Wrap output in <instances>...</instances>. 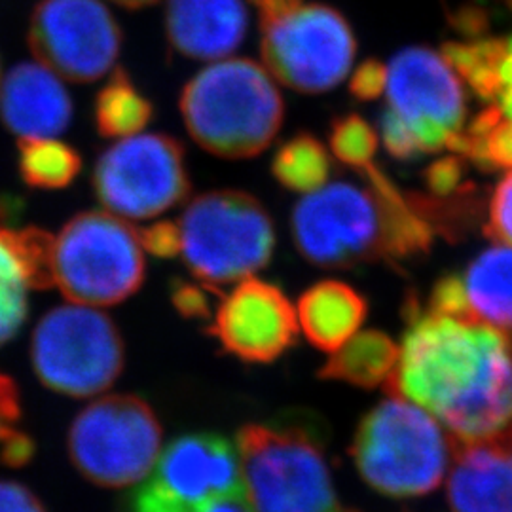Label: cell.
I'll list each match as a JSON object with an SVG mask.
<instances>
[{"label": "cell", "instance_id": "cell-1", "mask_svg": "<svg viewBox=\"0 0 512 512\" xmlns=\"http://www.w3.org/2000/svg\"><path fill=\"white\" fill-rule=\"evenodd\" d=\"M387 395L418 404L456 442H512V346L490 325L406 304Z\"/></svg>", "mask_w": 512, "mask_h": 512}, {"label": "cell", "instance_id": "cell-2", "mask_svg": "<svg viewBox=\"0 0 512 512\" xmlns=\"http://www.w3.org/2000/svg\"><path fill=\"white\" fill-rule=\"evenodd\" d=\"M179 105L190 137L226 160L262 154L285 118L274 76L251 59H224L205 67L184 86Z\"/></svg>", "mask_w": 512, "mask_h": 512}, {"label": "cell", "instance_id": "cell-3", "mask_svg": "<svg viewBox=\"0 0 512 512\" xmlns=\"http://www.w3.org/2000/svg\"><path fill=\"white\" fill-rule=\"evenodd\" d=\"M241 473L253 512H361L340 503L315 420L289 414L239 429Z\"/></svg>", "mask_w": 512, "mask_h": 512}, {"label": "cell", "instance_id": "cell-4", "mask_svg": "<svg viewBox=\"0 0 512 512\" xmlns=\"http://www.w3.org/2000/svg\"><path fill=\"white\" fill-rule=\"evenodd\" d=\"M349 454L376 492L421 497L439 488L454 458V439L418 404L387 395L359 423Z\"/></svg>", "mask_w": 512, "mask_h": 512}, {"label": "cell", "instance_id": "cell-5", "mask_svg": "<svg viewBox=\"0 0 512 512\" xmlns=\"http://www.w3.org/2000/svg\"><path fill=\"white\" fill-rule=\"evenodd\" d=\"M179 228L186 268L215 293L253 277L274 256V220L260 200L243 190L196 196L186 205Z\"/></svg>", "mask_w": 512, "mask_h": 512}, {"label": "cell", "instance_id": "cell-6", "mask_svg": "<svg viewBox=\"0 0 512 512\" xmlns=\"http://www.w3.org/2000/svg\"><path fill=\"white\" fill-rule=\"evenodd\" d=\"M145 272L139 234L110 213H80L55 238V287L74 304H120L141 289Z\"/></svg>", "mask_w": 512, "mask_h": 512}, {"label": "cell", "instance_id": "cell-7", "mask_svg": "<svg viewBox=\"0 0 512 512\" xmlns=\"http://www.w3.org/2000/svg\"><path fill=\"white\" fill-rule=\"evenodd\" d=\"M31 363L38 380L55 393L86 399L118 380L126 365V346L109 315L71 302L38 321Z\"/></svg>", "mask_w": 512, "mask_h": 512}, {"label": "cell", "instance_id": "cell-8", "mask_svg": "<svg viewBox=\"0 0 512 512\" xmlns=\"http://www.w3.org/2000/svg\"><path fill=\"white\" fill-rule=\"evenodd\" d=\"M266 71L294 92L334 90L351 71L357 42L346 18L325 4L298 2L260 18Z\"/></svg>", "mask_w": 512, "mask_h": 512}, {"label": "cell", "instance_id": "cell-9", "mask_svg": "<svg viewBox=\"0 0 512 512\" xmlns=\"http://www.w3.org/2000/svg\"><path fill=\"white\" fill-rule=\"evenodd\" d=\"M162 444V425L135 395H112L84 408L69 431L80 475L101 488H126L148 475Z\"/></svg>", "mask_w": 512, "mask_h": 512}, {"label": "cell", "instance_id": "cell-10", "mask_svg": "<svg viewBox=\"0 0 512 512\" xmlns=\"http://www.w3.org/2000/svg\"><path fill=\"white\" fill-rule=\"evenodd\" d=\"M184 148L164 133H137L101 152L93 190L112 215L154 219L190 194Z\"/></svg>", "mask_w": 512, "mask_h": 512}, {"label": "cell", "instance_id": "cell-11", "mask_svg": "<svg viewBox=\"0 0 512 512\" xmlns=\"http://www.w3.org/2000/svg\"><path fill=\"white\" fill-rule=\"evenodd\" d=\"M291 232L298 253L321 268H351L387 258L384 207L376 192L332 183L294 205Z\"/></svg>", "mask_w": 512, "mask_h": 512}, {"label": "cell", "instance_id": "cell-12", "mask_svg": "<svg viewBox=\"0 0 512 512\" xmlns=\"http://www.w3.org/2000/svg\"><path fill=\"white\" fill-rule=\"evenodd\" d=\"M29 46L38 63L86 84L114 69L122 29L101 0H40L29 23Z\"/></svg>", "mask_w": 512, "mask_h": 512}, {"label": "cell", "instance_id": "cell-13", "mask_svg": "<svg viewBox=\"0 0 512 512\" xmlns=\"http://www.w3.org/2000/svg\"><path fill=\"white\" fill-rule=\"evenodd\" d=\"M245 490L241 459L219 433H192L165 448L152 475L129 497L128 512H194Z\"/></svg>", "mask_w": 512, "mask_h": 512}, {"label": "cell", "instance_id": "cell-14", "mask_svg": "<svg viewBox=\"0 0 512 512\" xmlns=\"http://www.w3.org/2000/svg\"><path fill=\"white\" fill-rule=\"evenodd\" d=\"M387 109L414 133L421 154H435L465 126V92L450 63L429 48H406L387 65Z\"/></svg>", "mask_w": 512, "mask_h": 512}, {"label": "cell", "instance_id": "cell-15", "mask_svg": "<svg viewBox=\"0 0 512 512\" xmlns=\"http://www.w3.org/2000/svg\"><path fill=\"white\" fill-rule=\"evenodd\" d=\"M296 330V310L285 293L268 281L247 277L222 298L207 334L239 361L268 365L293 348Z\"/></svg>", "mask_w": 512, "mask_h": 512}, {"label": "cell", "instance_id": "cell-16", "mask_svg": "<svg viewBox=\"0 0 512 512\" xmlns=\"http://www.w3.org/2000/svg\"><path fill=\"white\" fill-rule=\"evenodd\" d=\"M0 114L19 139L57 137L73 120V101L52 69L42 63H19L0 88Z\"/></svg>", "mask_w": 512, "mask_h": 512}, {"label": "cell", "instance_id": "cell-17", "mask_svg": "<svg viewBox=\"0 0 512 512\" xmlns=\"http://www.w3.org/2000/svg\"><path fill=\"white\" fill-rule=\"evenodd\" d=\"M249 14L243 0H169L165 33L175 52L198 59H224L247 35Z\"/></svg>", "mask_w": 512, "mask_h": 512}, {"label": "cell", "instance_id": "cell-18", "mask_svg": "<svg viewBox=\"0 0 512 512\" xmlns=\"http://www.w3.org/2000/svg\"><path fill=\"white\" fill-rule=\"evenodd\" d=\"M446 497L452 512H512V442H456Z\"/></svg>", "mask_w": 512, "mask_h": 512}, {"label": "cell", "instance_id": "cell-19", "mask_svg": "<svg viewBox=\"0 0 512 512\" xmlns=\"http://www.w3.org/2000/svg\"><path fill=\"white\" fill-rule=\"evenodd\" d=\"M368 315L365 296L344 281H319L298 298L296 317L313 348L334 353L357 334Z\"/></svg>", "mask_w": 512, "mask_h": 512}, {"label": "cell", "instance_id": "cell-20", "mask_svg": "<svg viewBox=\"0 0 512 512\" xmlns=\"http://www.w3.org/2000/svg\"><path fill=\"white\" fill-rule=\"evenodd\" d=\"M476 321L499 330L512 346V247L495 243L469 264L463 275Z\"/></svg>", "mask_w": 512, "mask_h": 512}, {"label": "cell", "instance_id": "cell-21", "mask_svg": "<svg viewBox=\"0 0 512 512\" xmlns=\"http://www.w3.org/2000/svg\"><path fill=\"white\" fill-rule=\"evenodd\" d=\"M401 348L382 330H363L334 353L319 368L321 380L346 382L361 389L384 387L399 363Z\"/></svg>", "mask_w": 512, "mask_h": 512}, {"label": "cell", "instance_id": "cell-22", "mask_svg": "<svg viewBox=\"0 0 512 512\" xmlns=\"http://www.w3.org/2000/svg\"><path fill=\"white\" fill-rule=\"evenodd\" d=\"M31 289V277L19 247V230L6 222L0 203V348L25 323Z\"/></svg>", "mask_w": 512, "mask_h": 512}, {"label": "cell", "instance_id": "cell-23", "mask_svg": "<svg viewBox=\"0 0 512 512\" xmlns=\"http://www.w3.org/2000/svg\"><path fill=\"white\" fill-rule=\"evenodd\" d=\"M95 126L107 139H126L143 133L154 116V107L124 69H114L95 99Z\"/></svg>", "mask_w": 512, "mask_h": 512}, {"label": "cell", "instance_id": "cell-24", "mask_svg": "<svg viewBox=\"0 0 512 512\" xmlns=\"http://www.w3.org/2000/svg\"><path fill=\"white\" fill-rule=\"evenodd\" d=\"M507 55V42L495 38H480L471 42H448L442 57L463 78L469 88L484 101H499L503 93L501 65Z\"/></svg>", "mask_w": 512, "mask_h": 512}, {"label": "cell", "instance_id": "cell-25", "mask_svg": "<svg viewBox=\"0 0 512 512\" xmlns=\"http://www.w3.org/2000/svg\"><path fill=\"white\" fill-rule=\"evenodd\" d=\"M272 173L283 188L306 196L329 181V152L311 133H296L277 148Z\"/></svg>", "mask_w": 512, "mask_h": 512}, {"label": "cell", "instance_id": "cell-26", "mask_svg": "<svg viewBox=\"0 0 512 512\" xmlns=\"http://www.w3.org/2000/svg\"><path fill=\"white\" fill-rule=\"evenodd\" d=\"M80 169V154L55 137L19 139V173L31 188H67L76 179Z\"/></svg>", "mask_w": 512, "mask_h": 512}, {"label": "cell", "instance_id": "cell-27", "mask_svg": "<svg viewBox=\"0 0 512 512\" xmlns=\"http://www.w3.org/2000/svg\"><path fill=\"white\" fill-rule=\"evenodd\" d=\"M330 152L357 171L374 165L378 150V133L359 114L340 116L332 122L329 133Z\"/></svg>", "mask_w": 512, "mask_h": 512}, {"label": "cell", "instance_id": "cell-28", "mask_svg": "<svg viewBox=\"0 0 512 512\" xmlns=\"http://www.w3.org/2000/svg\"><path fill=\"white\" fill-rule=\"evenodd\" d=\"M19 416L18 385L0 374V459L12 467L25 465L35 452L33 440L18 429Z\"/></svg>", "mask_w": 512, "mask_h": 512}, {"label": "cell", "instance_id": "cell-29", "mask_svg": "<svg viewBox=\"0 0 512 512\" xmlns=\"http://www.w3.org/2000/svg\"><path fill=\"white\" fill-rule=\"evenodd\" d=\"M423 183L435 198H456L473 192V184L465 183V160L456 154L442 156L423 171Z\"/></svg>", "mask_w": 512, "mask_h": 512}, {"label": "cell", "instance_id": "cell-30", "mask_svg": "<svg viewBox=\"0 0 512 512\" xmlns=\"http://www.w3.org/2000/svg\"><path fill=\"white\" fill-rule=\"evenodd\" d=\"M429 311L459 319H475L469 308L463 277L456 274L440 277L429 296Z\"/></svg>", "mask_w": 512, "mask_h": 512}, {"label": "cell", "instance_id": "cell-31", "mask_svg": "<svg viewBox=\"0 0 512 512\" xmlns=\"http://www.w3.org/2000/svg\"><path fill=\"white\" fill-rule=\"evenodd\" d=\"M486 236L512 247V171L499 181L490 198Z\"/></svg>", "mask_w": 512, "mask_h": 512}, {"label": "cell", "instance_id": "cell-32", "mask_svg": "<svg viewBox=\"0 0 512 512\" xmlns=\"http://www.w3.org/2000/svg\"><path fill=\"white\" fill-rule=\"evenodd\" d=\"M380 133L387 152L397 160H414L421 154L414 133L391 109H385L380 116Z\"/></svg>", "mask_w": 512, "mask_h": 512}, {"label": "cell", "instance_id": "cell-33", "mask_svg": "<svg viewBox=\"0 0 512 512\" xmlns=\"http://www.w3.org/2000/svg\"><path fill=\"white\" fill-rule=\"evenodd\" d=\"M215 293L205 285H194L184 279H173L171 283V302L175 310L186 319H209L211 317V300L209 294Z\"/></svg>", "mask_w": 512, "mask_h": 512}, {"label": "cell", "instance_id": "cell-34", "mask_svg": "<svg viewBox=\"0 0 512 512\" xmlns=\"http://www.w3.org/2000/svg\"><path fill=\"white\" fill-rule=\"evenodd\" d=\"M141 245L150 255L158 258H173L181 255V228L179 222L160 220L150 224L141 234Z\"/></svg>", "mask_w": 512, "mask_h": 512}, {"label": "cell", "instance_id": "cell-35", "mask_svg": "<svg viewBox=\"0 0 512 512\" xmlns=\"http://www.w3.org/2000/svg\"><path fill=\"white\" fill-rule=\"evenodd\" d=\"M387 67L376 59H366L349 80V92L359 101H374L385 92Z\"/></svg>", "mask_w": 512, "mask_h": 512}, {"label": "cell", "instance_id": "cell-36", "mask_svg": "<svg viewBox=\"0 0 512 512\" xmlns=\"http://www.w3.org/2000/svg\"><path fill=\"white\" fill-rule=\"evenodd\" d=\"M0 512H46L37 495L18 482H0Z\"/></svg>", "mask_w": 512, "mask_h": 512}, {"label": "cell", "instance_id": "cell-37", "mask_svg": "<svg viewBox=\"0 0 512 512\" xmlns=\"http://www.w3.org/2000/svg\"><path fill=\"white\" fill-rule=\"evenodd\" d=\"M194 512H253V507L247 497V490H241L236 494L219 495L203 503L202 507Z\"/></svg>", "mask_w": 512, "mask_h": 512}, {"label": "cell", "instance_id": "cell-38", "mask_svg": "<svg viewBox=\"0 0 512 512\" xmlns=\"http://www.w3.org/2000/svg\"><path fill=\"white\" fill-rule=\"evenodd\" d=\"M501 80H503V93L499 97V107L505 116L512 120V38L507 42V55L501 65Z\"/></svg>", "mask_w": 512, "mask_h": 512}, {"label": "cell", "instance_id": "cell-39", "mask_svg": "<svg viewBox=\"0 0 512 512\" xmlns=\"http://www.w3.org/2000/svg\"><path fill=\"white\" fill-rule=\"evenodd\" d=\"M251 2L258 8L260 18H262V16L275 14V12H279V10H285V8L293 6V4L302 2V0H251Z\"/></svg>", "mask_w": 512, "mask_h": 512}, {"label": "cell", "instance_id": "cell-40", "mask_svg": "<svg viewBox=\"0 0 512 512\" xmlns=\"http://www.w3.org/2000/svg\"><path fill=\"white\" fill-rule=\"evenodd\" d=\"M114 2L120 4V6H124V8L137 10V8H145V6H150V4H156L158 0H114Z\"/></svg>", "mask_w": 512, "mask_h": 512}]
</instances>
